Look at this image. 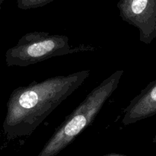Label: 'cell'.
Here are the masks:
<instances>
[{"label": "cell", "instance_id": "ba28073f", "mask_svg": "<svg viewBox=\"0 0 156 156\" xmlns=\"http://www.w3.org/2000/svg\"><path fill=\"white\" fill-rule=\"evenodd\" d=\"M111 156H120V155H111Z\"/></svg>", "mask_w": 156, "mask_h": 156}, {"label": "cell", "instance_id": "52a82bcc", "mask_svg": "<svg viewBox=\"0 0 156 156\" xmlns=\"http://www.w3.org/2000/svg\"><path fill=\"white\" fill-rule=\"evenodd\" d=\"M153 142L155 143H156V136H155V138H154V140H153Z\"/></svg>", "mask_w": 156, "mask_h": 156}, {"label": "cell", "instance_id": "277c9868", "mask_svg": "<svg viewBox=\"0 0 156 156\" xmlns=\"http://www.w3.org/2000/svg\"><path fill=\"white\" fill-rule=\"evenodd\" d=\"M120 18L140 32V41L152 44L156 39V0H119Z\"/></svg>", "mask_w": 156, "mask_h": 156}, {"label": "cell", "instance_id": "5b68a950", "mask_svg": "<svg viewBox=\"0 0 156 156\" xmlns=\"http://www.w3.org/2000/svg\"><path fill=\"white\" fill-rule=\"evenodd\" d=\"M156 115V79L143 88L125 108L122 123L124 126Z\"/></svg>", "mask_w": 156, "mask_h": 156}, {"label": "cell", "instance_id": "3957f363", "mask_svg": "<svg viewBox=\"0 0 156 156\" xmlns=\"http://www.w3.org/2000/svg\"><path fill=\"white\" fill-rule=\"evenodd\" d=\"M93 50L89 46L71 47L66 35L34 31L23 35L16 45L9 49L6 60L9 66L26 67L56 56Z\"/></svg>", "mask_w": 156, "mask_h": 156}, {"label": "cell", "instance_id": "7a4b0ae2", "mask_svg": "<svg viewBox=\"0 0 156 156\" xmlns=\"http://www.w3.org/2000/svg\"><path fill=\"white\" fill-rule=\"evenodd\" d=\"M123 75V70L115 71L96 86L56 129L41 156H52L59 152L90 126L116 91Z\"/></svg>", "mask_w": 156, "mask_h": 156}, {"label": "cell", "instance_id": "6da1fadb", "mask_svg": "<svg viewBox=\"0 0 156 156\" xmlns=\"http://www.w3.org/2000/svg\"><path fill=\"white\" fill-rule=\"evenodd\" d=\"M90 70L48 78L13 91L8 103L5 129L12 136L31 133L89 77Z\"/></svg>", "mask_w": 156, "mask_h": 156}, {"label": "cell", "instance_id": "8992f818", "mask_svg": "<svg viewBox=\"0 0 156 156\" xmlns=\"http://www.w3.org/2000/svg\"><path fill=\"white\" fill-rule=\"evenodd\" d=\"M55 0H17V6L21 10L37 9L50 4Z\"/></svg>", "mask_w": 156, "mask_h": 156}]
</instances>
